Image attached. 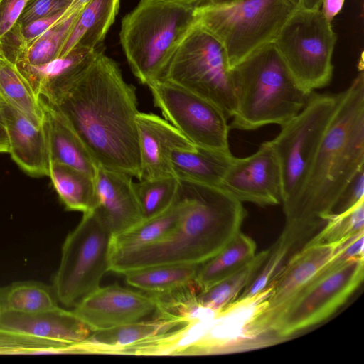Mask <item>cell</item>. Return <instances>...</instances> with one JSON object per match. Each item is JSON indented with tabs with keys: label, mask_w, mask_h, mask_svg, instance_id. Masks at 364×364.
<instances>
[{
	"label": "cell",
	"mask_w": 364,
	"mask_h": 364,
	"mask_svg": "<svg viewBox=\"0 0 364 364\" xmlns=\"http://www.w3.org/2000/svg\"><path fill=\"white\" fill-rule=\"evenodd\" d=\"M336 41L331 23L320 9L298 7L273 43L296 82L311 93L327 86L332 79Z\"/></svg>",
	"instance_id": "obj_8"
},
{
	"label": "cell",
	"mask_w": 364,
	"mask_h": 364,
	"mask_svg": "<svg viewBox=\"0 0 364 364\" xmlns=\"http://www.w3.org/2000/svg\"><path fill=\"white\" fill-rule=\"evenodd\" d=\"M90 1L91 0H71L68 7L55 24L62 22L69 18L72 15L80 12Z\"/></svg>",
	"instance_id": "obj_42"
},
{
	"label": "cell",
	"mask_w": 364,
	"mask_h": 364,
	"mask_svg": "<svg viewBox=\"0 0 364 364\" xmlns=\"http://www.w3.org/2000/svg\"><path fill=\"white\" fill-rule=\"evenodd\" d=\"M4 125L13 161L32 177L49 175L50 157L43 124L37 127L23 114L4 102Z\"/></svg>",
	"instance_id": "obj_21"
},
{
	"label": "cell",
	"mask_w": 364,
	"mask_h": 364,
	"mask_svg": "<svg viewBox=\"0 0 364 364\" xmlns=\"http://www.w3.org/2000/svg\"><path fill=\"white\" fill-rule=\"evenodd\" d=\"M297 8L296 0H230L199 4L194 15L196 23L220 43L232 68L273 43Z\"/></svg>",
	"instance_id": "obj_6"
},
{
	"label": "cell",
	"mask_w": 364,
	"mask_h": 364,
	"mask_svg": "<svg viewBox=\"0 0 364 364\" xmlns=\"http://www.w3.org/2000/svg\"><path fill=\"white\" fill-rule=\"evenodd\" d=\"M269 248L257 253L245 266L228 277L200 291L198 304L216 314L234 301L247 284L254 279L265 262Z\"/></svg>",
	"instance_id": "obj_30"
},
{
	"label": "cell",
	"mask_w": 364,
	"mask_h": 364,
	"mask_svg": "<svg viewBox=\"0 0 364 364\" xmlns=\"http://www.w3.org/2000/svg\"><path fill=\"white\" fill-rule=\"evenodd\" d=\"M188 323L176 318L157 315L151 320L139 321L94 331L86 340L75 346V354H121L127 347L139 344Z\"/></svg>",
	"instance_id": "obj_22"
},
{
	"label": "cell",
	"mask_w": 364,
	"mask_h": 364,
	"mask_svg": "<svg viewBox=\"0 0 364 364\" xmlns=\"http://www.w3.org/2000/svg\"><path fill=\"white\" fill-rule=\"evenodd\" d=\"M63 13V11H61L48 17L39 18L23 26L19 24L20 36L25 48L53 26Z\"/></svg>",
	"instance_id": "obj_40"
},
{
	"label": "cell",
	"mask_w": 364,
	"mask_h": 364,
	"mask_svg": "<svg viewBox=\"0 0 364 364\" xmlns=\"http://www.w3.org/2000/svg\"><path fill=\"white\" fill-rule=\"evenodd\" d=\"M78 13L55 24L34 40L24 49L16 64L41 65L58 58Z\"/></svg>",
	"instance_id": "obj_35"
},
{
	"label": "cell",
	"mask_w": 364,
	"mask_h": 364,
	"mask_svg": "<svg viewBox=\"0 0 364 364\" xmlns=\"http://www.w3.org/2000/svg\"><path fill=\"white\" fill-rule=\"evenodd\" d=\"M339 93L311 92L304 108L271 140L282 176V204L286 209L296 195L322 137L334 114Z\"/></svg>",
	"instance_id": "obj_10"
},
{
	"label": "cell",
	"mask_w": 364,
	"mask_h": 364,
	"mask_svg": "<svg viewBox=\"0 0 364 364\" xmlns=\"http://www.w3.org/2000/svg\"><path fill=\"white\" fill-rule=\"evenodd\" d=\"M164 119L192 144L228 151V117L215 105L166 79L147 85Z\"/></svg>",
	"instance_id": "obj_11"
},
{
	"label": "cell",
	"mask_w": 364,
	"mask_h": 364,
	"mask_svg": "<svg viewBox=\"0 0 364 364\" xmlns=\"http://www.w3.org/2000/svg\"><path fill=\"white\" fill-rule=\"evenodd\" d=\"M198 265L162 264L139 268L127 272L126 282L151 294L176 291L194 282Z\"/></svg>",
	"instance_id": "obj_29"
},
{
	"label": "cell",
	"mask_w": 364,
	"mask_h": 364,
	"mask_svg": "<svg viewBox=\"0 0 364 364\" xmlns=\"http://www.w3.org/2000/svg\"><path fill=\"white\" fill-rule=\"evenodd\" d=\"M298 7L307 10L320 9L322 0H296Z\"/></svg>",
	"instance_id": "obj_43"
},
{
	"label": "cell",
	"mask_w": 364,
	"mask_h": 364,
	"mask_svg": "<svg viewBox=\"0 0 364 364\" xmlns=\"http://www.w3.org/2000/svg\"><path fill=\"white\" fill-rule=\"evenodd\" d=\"M231 76L237 107L230 127L240 130L286 124L311 94L296 82L273 43L233 66Z\"/></svg>",
	"instance_id": "obj_4"
},
{
	"label": "cell",
	"mask_w": 364,
	"mask_h": 364,
	"mask_svg": "<svg viewBox=\"0 0 364 364\" xmlns=\"http://www.w3.org/2000/svg\"><path fill=\"white\" fill-rule=\"evenodd\" d=\"M255 255V241L240 231L215 256L198 265L194 283L200 291H204L245 266Z\"/></svg>",
	"instance_id": "obj_27"
},
{
	"label": "cell",
	"mask_w": 364,
	"mask_h": 364,
	"mask_svg": "<svg viewBox=\"0 0 364 364\" xmlns=\"http://www.w3.org/2000/svg\"><path fill=\"white\" fill-rule=\"evenodd\" d=\"M119 9V0L90 1L77 14L58 57L65 56L75 48H100Z\"/></svg>",
	"instance_id": "obj_24"
},
{
	"label": "cell",
	"mask_w": 364,
	"mask_h": 364,
	"mask_svg": "<svg viewBox=\"0 0 364 364\" xmlns=\"http://www.w3.org/2000/svg\"><path fill=\"white\" fill-rule=\"evenodd\" d=\"M184 200L172 230L148 246L109 257V272L162 264L200 265L220 252L240 231L247 212L225 188L179 179Z\"/></svg>",
	"instance_id": "obj_3"
},
{
	"label": "cell",
	"mask_w": 364,
	"mask_h": 364,
	"mask_svg": "<svg viewBox=\"0 0 364 364\" xmlns=\"http://www.w3.org/2000/svg\"><path fill=\"white\" fill-rule=\"evenodd\" d=\"M157 296L113 284L97 289L75 306L74 314L92 332L141 321L155 312Z\"/></svg>",
	"instance_id": "obj_16"
},
{
	"label": "cell",
	"mask_w": 364,
	"mask_h": 364,
	"mask_svg": "<svg viewBox=\"0 0 364 364\" xmlns=\"http://www.w3.org/2000/svg\"><path fill=\"white\" fill-rule=\"evenodd\" d=\"M363 276L364 257L313 279L279 316L273 333L284 338L327 319L358 288Z\"/></svg>",
	"instance_id": "obj_12"
},
{
	"label": "cell",
	"mask_w": 364,
	"mask_h": 364,
	"mask_svg": "<svg viewBox=\"0 0 364 364\" xmlns=\"http://www.w3.org/2000/svg\"><path fill=\"white\" fill-rule=\"evenodd\" d=\"M71 0H28L16 23L23 26L64 11Z\"/></svg>",
	"instance_id": "obj_37"
},
{
	"label": "cell",
	"mask_w": 364,
	"mask_h": 364,
	"mask_svg": "<svg viewBox=\"0 0 364 364\" xmlns=\"http://www.w3.org/2000/svg\"><path fill=\"white\" fill-rule=\"evenodd\" d=\"M111 232L90 211L66 237L53 287L58 301L75 306L100 287L109 272Z\"/></svg>",
	"instance_id": "obj_9"
},
{
	"label": "cell",
	"mask_w": 364,
	"mask_h": 364,
	"mask_svg": "<svg viewBox=\"0 0 364 364\" xmlns=\"http://www.w3.org/2000/svg\"><path fill=\"white\" fill-rule=\"evenodd\" d=\"M346 0H322L320 10L324 17L332 23L341 11Z\"/></svg>",
	"instance_id": "obj_41"
},
{
	"label": "cell",
	"mask_w": 364,
	"mask_h": 364,
	"mask_svg": "<svg viewBox=\"0 0 364 364\" xmlns=\"http://www.w3.org/2000/svg\"><path fill=\"white\" fill-rule=\"evenodd\" d=\"M339 92L334 114L290 205L284 229L310 240L326 224L340 196L364 168V71Z\"/></svg>",
	"instance_id": "obj_2"
},
{
	"label": "cell",
	"mask_w": 364,
	"mask_h": 364,
	"mask_svg": "<svg viewBox=\"0 0 364 364\" xmlns=\"http://www.w3.org/2000/svg\"><path fill=\"white\" fill-rule=\"evenodd\" d=\"M49 104L65 118L100 166L140 180L136 89L101 49L74 85Z\"/></svg>",
	"instance_id": "obj_1"
},
{
	"label": "cell",
	"mask_w": 364,
	"mask_h": 364,
	"mask_svg": "<svg viewBox=\"0 0 364 364\" xmlns=\"http://www.w3.org/2000/svg\"><path fill=\"white\" fill-rule=\"evenodd\" d=\"M177 1H184V2H188V3H191V4H198L201 0H177Z\"/></svg>",
	"instance_id": "obj_47"
},
{
	"label": "cell",
	"mask_w": 364,
	"mask_h": 364,
	"mask_svg": "<svg viewBox=\"0 0 364 364\" xmlns=\"http://www.w3.org/2000/svg\"><path fill=\"white\" fill-rule=\"evenodd\" d=\"M9 145L5 127L0 124V154L9 153Z\"/></svg>",
	"instance_id": "obj_44"
},
{
	"label": "cell",
	"mask_w": 364,
	"mask_h": 364,
	"mask_svg": "<svg viewBox=\"0 0 364 364\" xmlns=\"http://www.w3.org/2000/svg\"><path fill=\"white\" fill-rule=\"evenodd\" d=\"M228 1H230V0H201L199 4H203V3L216 4V3H221V2Z\"/></svg>",
	"instance_id": "obj_46"
},
{
	"label": "cell",
	"mask_w": 364,
	"mask_h": 364,
	"mask_svg": "<svg viewBox=\"0 0 364 364\" xmlns=\"http://www.w3.org/2000/svg\"><path fill=\"white\" fill-rule=\"evenodd\" d=\"M141 164V178L151 180L175 176L171 155L195 147L165 119L139 112L136 117ZM177 178V177H176Z\"/></svg>",
	"instance_id": "obj_17"
},
{
	"label": "cell",
	"mask_w": 364,
	"mask_h": 364,
	"mask_svg": "<svg viewBox=\"0 0 364 364\" xmlns=\"http://www.w3.org/2000/svg\"><path fill=\"white\" fill-rule=\"evenodd\" d=\"M73 346L0 329V355L70 354Z\"/></svg>",
	"instance_id": "obj_36"
},
{
	"label": "cell",
	"mask_w": 364,
	"mask_h": 364,
	"mask_svg": "<svg viewBox=\"0 0 364 364\" xmlns=\"http://www.w3.org/2000/svg\"><path fill=\"white\" fill-rule=\"evenodd\" d=\"M53 286L38 281H19L0 287V309L36 313L58 306Z\"/></svg>",
	"instance_id": "obj_32"
},
{
	"label": "cell",
	"mask_w": 364,
	"mask_h": 364,
	"mask_svg": "<svg viewBox=\"0 0 364 364\" xmlns=\"http://www.w3.org/2000/svg\"><path fill=\"white\" fill-rule=\"evenodd\" d=\"M0 95L36 126L42 125L44 113L38 97L16 65L4 58H0Z\"/></svg>",
	"instance_id": "obj_31"
},
{
	"label": "cell",
	"mask_w": 364,
	"mask_h": 364,
	"mask_svg": "<svg viewBox=\"0 0 364 364\" xmlns=\"http://www.w3.org/2000/svg\"><path fill=\"white\" fill-rule=\"evenodd\" d=\"M184 205L179 193L175 202L166 210L141 222L110 239L109 257L135 250L162 239L176 224Z\"/></svg>",
	"instance_id": "obj_26"
},
{
	"label": "cell",
	"mask_w": 364,
	"mask_h": 364,
	"mask_svg": "<svg viewBox=\"0 0 364 364\" xmlns=\"http://www.w3.org/2000/svg\"><path fill=\"white\" fill-rule=\"evenodd\" d=\"M38 99L44 113L50 163L65 164L95 177L99 165L79 136L55 107Z\"/></svg>",
	"instance_id": "obj_23"
},
{
	"label": "cell",
	"mask_w": 364,
	"mask_h": 364,
	"mask_svg": "<svg viewBox=\"0 0 364 364\" xmlns=\"http://www.w3.org/2000/svg\"><path fill=\"white\" fill-rule=\"evenodd\" d=\"M272 288L244 299H237L208 321L201 335L183 348L181 355H205L237 351L256 346L254 342L265 334L258 319L267 306Z\"/></svg>",
	"instance_id": "obj_13"
},
{
	"label": "cell",
	"mask_w": 364,
	"mask_h": 364,
	"mask_svg": "<svg viewBox=\"0 0 364 364\" xmlns=\"http://www.w3.org/2000/svg\"><path fill=\"white\" fill-rule=\"evenodd\" d=\"M4 104V100L0 95V124L2 125H4V112H3Z\"/></svg>",
	"instance_id": "obj_45"
},
{
	"label": "cell",
	"mask_w": 364,
	"mask_h": 364,
	"mask_svg": "<svg viewBox=\"0 0 364 364\" xmlns=\"http://www.w3.org/2000/svg\"><path fill=\"white\" fill-rule=\"evenodd\" d=\"M99 50L75 48L41 65H16L37 97L54 104L82 76Z\"/></svg>",
	"instance_id": "obj_20"
},
{
	"label": "cell",
	"mask_w": 364,
	"mask_h": 364,
	"mask_svg": "<svg viewBox=\"0 0 364 364\" xmlns=\"http://www.w3.org/2000/svg\"><path fill=\"white\" fill-rule=\"evenodd\" d=\"M211 102L228 117L237 102L231 68L220 43L196 24L181 41L162 77Z\"/></svg>",
	"instance_id": "obj_7"
},
{
	"label": "cell",
	"mask_w": 364,
	"mask_h": 364,
	"mask_svg": "<svg viewBox=\"0 0 364 364\" xmlns=\"http://www.w3.org/2000/svg\"><path fill=\"white\" fill-rule=\"evenodd\" d=\"M0 329L69 345L84 341L92 333L73 311L59 306L36 313L0 309Z\"/></svg>",
	"instance_id": "obj_19"
},
{
	"label": "cell",
	"mask_w": 364,
	"mask_h": 364,
	"mask_svg": "<svg viewBox=\"0 0 364 364\" xmlns=\"http://www.w3.org/2000/svg\"><path fill=\"white\" fill-rule=\"evenodd\" d=\"M197 4L140 0L122 21L120 43L132 73L143 85L160 79L174 52L196 24Z\"/></svg>",
	"instance_id": "obj_5"
},
{
	"label": "cell",
	"mask_w": 364,
	"mask_h": 364,
	"mask_svg": "<svg viewBox=\"0 0 364 364\" xmlns=\"http://www.w3.org/2000/svg\"><path fill=\"white\" fill-rule=\"evenodd\" d=\"M342 242L306 245L289 259L269 286L272 290L267 306L258 320L264 333L276 336L273 326L279 316L335 256Z\"/></svg>",
	"instance_id": "obj_15"
},
{
	"label": "cell",
	"mask_w": 364,
	"mask_h": 364,
	"mask_svg": "<svg viewBox=\"0 0 364 364\" xmlns=\"http://www.w3.org/2000/svg\"><path fill=\"white\" fill-rule=\"evenodd\" d=\"M364 199V168L347 186L338 199L332 213H340Z\"/></svg>",
	"instance_id": "obj_38"
},
{
	"label": "cell",
	"mask_w": 364,
	"mask_h": 364,
	"mask_svg": "<svg viewBox=\"0 0 364 364\" xmlns=\"http://www.w3.org/2000/svg\"><path fill=\"white\" fill-rule=\"evenodd\" d=\"M48 176L67 210L85 213L92 209L95 200V177L60 163H50Z\"/></svg>",
	"instance_id": "obj_28"
},
{
	"label": "cell",
	"mask_w": 364,
	"mask_h": 364,
	"mask_svg": "<svg viewBox=\"0 0 364 364\" xmlns=\"http://www.w3.org/2000/svg\"><path fill=\"white\" fill-rule=\"evenodd\" d=\"M132 176L98 166L92 212L111 232L121 233L144 218L134 190Z\"/></svg>",
	"instance_id": "obj_18"
},
{
	"label": "cell",
	"mask_w": 364,
	"mask_h": 364,
	"mask_svg": "<svg viewBox=\"0 0 364 364\" xmlns=\"http://www.w3.org/2000/svg\"><path fill=\"white\" fill-rule=\"evenodd\" d=\"M133 186L143 218L148 219L164 212L175 202L179 179L175 176L142 179L134 182Z\"/></svg>",
	"instance_id": "obj_33"
},
{
	"label": "cell",
	"mask_w": 364,
	"mask_h": 364,
	"mask_svg": "<svg viewBox=\"0 0 364 364\" xmlns=\"http://www.w3.org/2000/svg\"><path fill=\"white\" fill-rule=\"evenodd\" d=\"M362 231L364 199L342 213H331L324 226L306 245L338 243Z\"/></svg>",
	"instance_id": "obj_34"
},
{
	"label": "cell",
	"mask_w": 364,
	"mask_h": 364,
	"mask_svg": "<svg viewBox=\"0 0 364 364\" xmlns=\"http://www.w3.org/2000/svg\"><path fill=\"white\" fill-rule=\"evenodd\" d=\"M222 188L239 200L259 206L282 203V176L277 156L270 141L245 158L235 157Z\"/></svg>",
	"instance_id": "obj_14"
},
{
	"label": "cell",
	"mask_w": 364,
	"mask_h": 364,
	"mask_svg": "<svg viewBox=\"0 0 364 364\" xmlns=\"http://www.w3.org/2000/svg\"><path fill=\"white\" fill-rule=\"evenodd\" d=\"M28 0H0V44L16 23Z\"/></svg>",
	"instance_id": "obj_39"
},
{
	"label": "cell",
	"mask_w": 364,
	"mask_h": 364,
	"mask_svg": "<svg viewBox=\"0 0 364 364\" xmlns=\"http://www.w3.org/2000/svg\"><path fill=\"white\" fill-rule=\"evenodd\" d=\"M234 159L230 151L198 146L175 151L171 155L173 169L178 179L219 187Z\"/></svg>",
	"instance_id": "obj_25"
}]
</instances>
